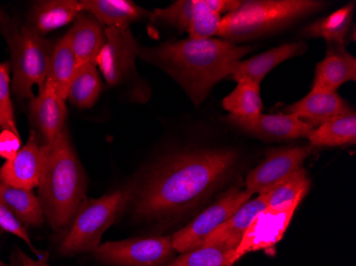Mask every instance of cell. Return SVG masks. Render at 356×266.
<instances>
[{"mask_svg": "<svg viewBox=\"0 0 356 266\" xmlns=\"http://www.w3.org/2000/svg\"><path fill=\"white\" fill-rule=\"evenodd\" d=\"M309 189V176L305 169L301 167L268 192L266 208L280 207L295 201H302Z\"/></svg>", "mask_w": 356, "mask_h": 266, "instance_id": "obj_28", "label": "cell"}, {"mask_svg": "<svg viewBox=\"0 0 356 266\" xmlns=\"http://www.w3.org/2000/svg\"><path fill=\"white\" fill-rule=\"evenodd\" d=\"M251 51L223 39L188 38L155 47H140L139 57L169 74L192 103L199 106L218 82L231 75L235 63Z\"/></svg>", "mask_w": 356, "mask_h": 266, "instance_id": "obj_2", "label": "cell"}, {"mask_svg": "<svg viewBox=\"0 0 356 266\" xmlns=\"http://www.w3.org/2000/svg\"><path fill=\"white\" fill-rule=\"evenodd\" d=\"M222 15L210 7L209 0H194V10L188 28L189 39H213L218 35Z\"/></svg>", "mask_w": 356, "mask_h": 266, "instance_id": "obj_29", "label": "cell"}, {"mask_svg": "<svg viewBox=\"0 0 356 266\" xmlns=\"http://www.w3.org/2000/svg\"><path fill=\"white\" fill-rule=\"evenodd\" d=\"M313 146H296L271 151L266 159L245 179V191L250 194L268 193L280 182L303 167L304 161L313 153Z\"/></svg>", "mask_w": 356, "mask_h": 266, "instance_id": "obj_11", "label": "cell"}, {"mask_svg": "<svg viewBox=\"0 0 356 266\" xmlns=\"http://www.w3.org/2000/svg\"><path fill=\"white\" fill-rule=\"evenodd\" d=\"M267 197L268 193H265L258 195L253 199L251 198L245 205H242L227 221L219 226L204 241L202 246L205 247L211 246V247L225 248V249L235 251L247 232L248 228L251 225L252 221L255 219V216L266 209Z\"/></svg>", "mask_w": 356, "mask_h": 266, "instance_id": "obj_16", "label": "cell"}, {"mask_svg": "<svg viewBox=\"0 0 356 266\" xmlns=\"http://www.w3.org/2000/svg\"><path fill=\"white\" fill-rule=\"evenodd\" d=\"M300 203L301 201H295L280 207L266 208L259 212L234 251L229 262L231 266L247 253L277 245L283 239Z\"/></svg>", "mask_w": 356, "mask_h": 266, "instance_id": "obj_9", "label": "cell"}, {"mask_svg": "<svg viewBox=\"0 0 356 266\" xmlns=\"http://www.w3.org/2000/svg\"><path fill=\"white\" fill-rule=\"evenodd\" d=\"M80 11L93 16L102 25L112 28H129L131 24L151 13L131 0H83Z\"/></svg>", "mask_w": 356, "mask_h": 266, "instance_id": "obj_19", "label": "cell"}, {"mask_svg": "<svg viewBox=\"0 0 356 266\" xmlns=\"http://www.w3.org/2000/svg\"><path fill=\"white\" fill-rule=\"evenodd\" d=\"M106 41L95 65L109 85H117L135 69L139 45L129 28H105Z\"/></svg>", "mask_w": 356, "mask_h": 266, "instance_id": "obj_10", "label": "cell"}, {"mask_svg": "<svg viewBox=\"0 0 356 266\" xmlns=\"http://www.w3.org/2000/svg\"><path fill=\"white\" fill-rule=\"evenodd\" d=\"M356 80V59L345 47L331 44L325 59L316 67L313 90L316 92H336L348 81Z\"/></svg>", "mask_w": 356, "mask_h": 266, "instance_id": "obj_17", "label": "cell"}, {"mask_svg": "<svg viewBox=\"0 0 356 266\" xmlns=\"http://www.w3.org/2000/svg\"><path fill=\"white\" fill-rule=\"evenodd\" d=\"M354 8L355 3L352 1L323 19L314 22L304 28V35L309 38H322L329 44L345 47L353 19Z\"/></svg>", "mask_w": 356, "mask_h": 266, "instance_id": "obj_23", "label": "cell"}, {"mask_svg": "<svg viewBox=\"0 0 356 266\" xmlns=\"http://www.w3.org/2000/svg\"><path fill=\"white\" fill-rule=\"evenodd\" d=\"M0 228L5 230V231L9 232L11 235L23 240L29 246L32 251H35V253L40 256V253L35 251V246L32 245L31 240H30L27 230L25 229L23 224L16 219L15 216L11 213V211H9L8 208L1 203V201H0Z\"/></svg>", "mask_w": 356, "mask_h": 266, "instance_id": "obj_33", "label": "cell"}, {"mask_svg": "<svg viewBox=\"0 0 356 266\" xmlns=\"http://www.w3.org/2000/svg\"><path fill=\"white\" fill-rule=\"evenodd\" d=\"M44 149L37 132L32 130L27 143L22 146L15 157L0 167V181L17 189L33 191L40 185L43 169Z\"/></svg>", "mask_w": 356, "mask_h": 266, "instance_id": "obj_13", "label": "cell"}, {"mask_svg": "<svg viewBox=\"0 0 356 266\" xmlns=\"http://www.w3.org/2000/svg\"><path fill=\"white\" fill-rule=\"evenodd\" d=\"M0 201L23 225L38 227L44 223L41 203L32 191L17 189L0 181Z\"/></svg>", "mask_w": 356, "mask_h": 266, "instance_id": "obj_22", "label": "cell"}, {"mask_svg": "<svg viewBox=\"0 0 356 266\" xmlns=\"http://www.w3.org/2000/svg\"><path fill=\"white\" fill-rule=\"evenodd\" d=\"M194 10V0H179L165 9L151 13L153 21L163 22L179 31L188 32Z\"/></svg>", "mask_w": 356, "mask_h": 266, "instance_id": "obj_31", "label": "cell"}, {"mask_svg": "<svg viewBox=\"0 0 356 266\" xmlns=\"http://www.w3.org/2000/svg\"><path fill=\"white\" fill-rule=\"evenodd\" d=\"M21 148V138L19 133L10 130L0 131V157L8 161L15 157Z\"/></svg>", "mask_w": 356, "mask_h": 266, "instance_id": "obj_34", "label": "cell"}, {"mask_svg": "<svg viewBox=\"0 0 356 266\" xmlns=\"http://www.w3.org/2000/svg\"><path fill=\"white\" fill-rule=\"evenodd\" d=\"M222 106L231 115L242 117L263 113L261 85L253 82H238L235 90L224 98Z\"/></svg>", "mask_w": 356, "mask_h": 266, "instance_id": "obj_27", "label": "cell"}, {"mask_svg": "<svg viewBox=\"0 0 356 266\" xmlns=\"http://www.w3.org/2000/svg\"><path fill=\"white\" fill-rule=\"evenodd\" d=\"M227 121L250 135L271 141L309 138L314 128L293 114H258V115H229Z\"/></svg>", "mask_w": 356, "mask_h": 266, "instance_id": "obj_12", "label": "cell"}, {"mask_svg": "<svg viewBox=\"0 0 356 266\" xmlns=\"http://www.w3.org/2000/svg\"><path fill=\"white\" fill-rule=\"evenodd\" d=\"M238 159L232 149H201L165 158L131 191L135 219L170 221L188 213L231 178Z\"/></svg>", "mask_w": 356, "mask_h": 266, "instance_id": "obj_1", "label": "cell"}, {"mask_svg": "<svg viewBox=\"0 0 356 266\" xmlns=\"http://www.w3.org/2000/svg\"><path fill=\"white\" fill-rule=\"evenodd\" d=\"M15 255L16 260H17L21 266H51L47 262L44 261V260L32 259L29 256L23 253L21 249H19V248L16 249Z\"/></svg>", "mask_w": 356, "mask_h": 266, "instance_id": "obj_35", "label": "cell"}, {"mask_svg": "<svg viewBox=\"0 0 356 266\" xmlns=\"http://www.w3.org/2000/svg\"><path fill=\"white\" fill-rule=\"evenodd\" d=\"M175 253L171 235H153L106 242L92 253L107 266H165Z\"/></svg>", "mask_w": 356, "mask_h": 266, "instance_id": "obj_7", "label": "cell"}, {"mask_svg": "<svg viewBox=\"0 0 356 266\" xmlns=\"http://www.w3.org/2000/svg\"><path fill=\"white\" fill-rule=\"evenodd\" d=\"M307 139L313 147H336L356 143V114L350 110L319 127L314 128Z\"/></svg>", "mask_w": 356, "mask_h": 266, "instance_id": "obj_24", "label": "cell"}, {"mask_svg": "<svg viewBox=\"0 0 356 266\" xmlns=\"http://www.w3.org/2000/svg\"><path fill=\"white\" fill-rule=\"evenodd\" d=\"M44 162L38 198L44 217L54 231L71 226L78 209L86 201L87 179L67 137V128L57 139L43 145Z\"/></svg>", "mask_w": 356, "mask_h": 266, "instance_id": "obj_3", "label": "cell"}, {"mask_svg": "<svg viewBox=\"0 0 356 266\" xmlns=\"http://www.w3.org/2000/svg\"><path fill=\"white\" fill-rule=\"evenodd\" d=\"M0 33L11 51L14 94L31 99L33 89L41 91L47 81L54 46L30 26L21 25L3 11H0Z\"/></svg>", "mask_w": 356, "mask_h": 266, "instance_id": "obj_5", "label": "cell"}, {"mask_svg": "<svg viewBox=\"0 0 356 266\" xmlns=\"http://www.w3.org/2000/svg\"><path fill=\"white\" fill-rule=\"evenodd\" d=\"M101 75L94 63L78 66L67 91L71 103L80 109L93 107L102 93Z\"/></svg>", "mask_w": 356, "mask_h": 266, "instance_id": "obj_26", "label": "cell"}, {"mask_svg": "<svg viewBox=\"0 0 356 266\" xmlns=\"http://www.w3.org/2000/svg\"><path fill=\"white\" fill-rule=\"evenodd\" d=\"M0 266H12V265H8V264L3 263L1 260H0Z\"/></svg>", "mask_w": 356, "mask_h": 266, "instance_id": "obj_36", "label": "cell"}, {"mask_svg": "<svg viewBox=\"0 0 356 266\" xmlns=\"http://www.w3.org/2000/svg\"><path fill=\"white\" fill-rule=\"evenodd\" d=\"M77 69V60L72 49L69 33H67L54 46L47 78L64 101H67V91Z\"/></svg>", "mask_w": 356, "mask_h": 266, "instance_id": "obj_25", "label": "cell"}, {"mask_svg": "<svg viewBox=\"0 0 356 266\" xmlns=\"http://www.w3.org/2000/svg\"><path fill=\"white\" fill-rule=\"evenodd\" d=\"M29 110L32 122L43 139L42 145L53 143L65 129L67 115L65 101L60 97L48 80L39 94L30 99Z\"/></svg>", "mask_w": 356, "mask_h": 266, "instance_id": "obj_14", "label": "cell"}, {"mask_svg": "<svg viewBox=\"0 0 356 266\" xmlns=\"http://www.w3.org/2000/svg\"><path fill=\"white\" fill-rule=\"evenodd\" d=\"M10 74H11V63L3 62L0 63V129L10 130L19 133L14 119L13 103L11 99V89H10Z\"/></svg>", "mask_w": 356, "mask_h": 266, "instance_id": "obj_32", "label": "cell"}, {"mask_svg": "<svg viewBox=\"0 0 356 266\" xmlns=\"http://www.w3.org/2000/svg\"><path fill=\"white\" fill-rule=\"evenodd\" d=\"M327 6L316 0H249L222 17L218 37L239 42L281 31Z\"/></svg>", "mask_w": 356, "mask_h": 266, "instance_id": "obj_4", "label": "cell"}, {"mask_svg": "<svg viewBox=\"0 0 356 266\" xmlns=\"http://www.w3.org/2000/svg\"><path fill=\"white\" fill-rule=\"evenodd\" d=\"M131 190L112 192L103 197L85 201L59 246L63 256L93 253L102 238L131 201Z\"/></svg>", "mask_w": 356, "mask_h": 266, "instance_id": "obj_6", "label": "cell"}, {"mask_svg": "<svg viewBox=\"0 0 356 266\" xmlns=\"http://www.w3.org/2000/svg\"><path fill=\"white\" fill-rule=\"evenodd\" d=\"M306 44L288 43L279 47L272 48L270 51L245 61H238L231 71V78L236 82H253L261 85L264 78L280 64L291 58L301 56L305 53Z\"/></svg>", "mask_w": 356, "mask_h": 266, "instance_id": "obj_15", "label": "cell"}, {"mask_svg": "<svg viewBox=\"0 0 356 266\" xmlns=\"http://www.w3.org/2000/svg\"><path fill=\"white\" fill-rule=\"evenodd\" d=\"M252 196L249 192L239 188H233L224 193L213 205L172 235V244L176 253H183L201 247L204 241L242 205L249 201Z\"/></svg>", "mask_w": 356, "mask_h": 266, "instance_id": "obj_8", "label": "cell"}, {"mask_svg": "<svg viewBox=\"0 0 356 266\" xmlns=\"http://www.w3.org/2000/svg\"><path fill=\"white\" fill-rule=\"evenodd\" d=\"M80 13L79 1L76 0H44L32 8L28 26L44 37L46 33L69 25Z\"/></svg>", "mask_w": 356, "mask_h": 266, "instance_id": "obj_21", "label": "cell"}, {"mask_svg": "<svg viewBox=\"0 0 356 266\" xmlns=\"http://www.w3.org/2000/svg\"><path fill=\"white\" fill-rule=\"evenodd\" d=\"M67 33L78 66L87 63L95 64L96 58L101 53L106 41L103 25L96 21L93 16L81 12Z\"/></svg>", "mask_w": 356, "mask_h": 266, "instance_id": "obj_20", "label": "cell"}, {"mask_svg": "<svg viewBox=\"0 0 356 266\" xmlns=\"http://www.w3.org/2000/svg\"><path fill=\"white\" fill-rule=\"evenodd\" d=\"M350 110L351 108L336 92L311 91L301 101L287 107L286 112L317 128Z\"/></svg>", "mask_w": 356, "mask_h": 266, "instance_id": "obj_18", "label": "cell"}, {"mask_svg": "<svg viewBox=\"0 0 356 266\" xmlns=\"http://www.w3.org/2000/svg\"><path fill=\"white\" fill-rule=\"evenodd\" d=\"M234 251L225 248L202 246L174 258L165 266H231L229 262Z\"/></svg>", "mask_w": 356, "mask_h": 266, "instance_id": "obj_30", "label": "cell"}]
</instances>
